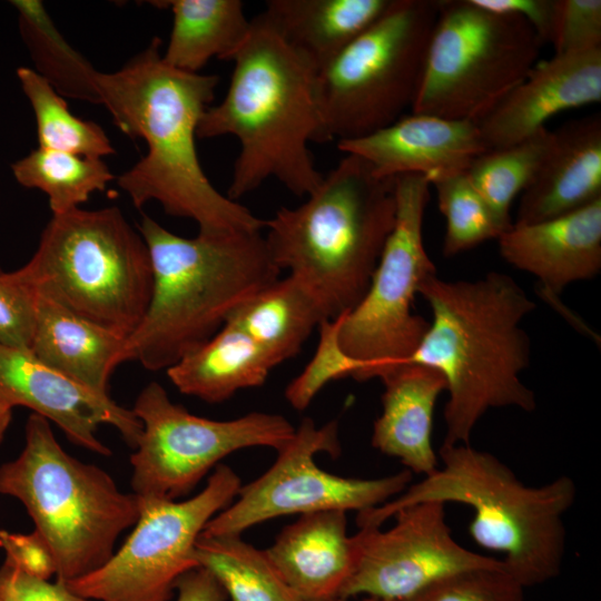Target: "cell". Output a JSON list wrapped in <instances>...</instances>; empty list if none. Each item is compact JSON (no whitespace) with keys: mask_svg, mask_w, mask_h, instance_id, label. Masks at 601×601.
Returning <instances> with one entry per match:
<instances>
[{"mask_svg":"<svg viewBox=\"0 0 601 601\" xmlns=\"http://www.w3.org/2000/svg\"><path fill=\"white\" fill-rule=\"evenodd\" d=\"M265 552L303 601L337 600L357 559L346 512L339 510L302 514Z\"/></svg>","mask_w":601,"mask_h":601,"instance_id":"obj_21","label":"cell"},{"mask_svg":"<svg viewBox=\"0 0 601 601\" xmlns=\"http://www.w3.org/2000/svg\"><path fill=\"white\" fill-rule=\"evenodd\" d=\"M392 3L393 0H268L258 16L318 72Z\"/></svg>","mask_w":601,"mask_h":601,"instance_id":"obj_24","label":"cell"},{"mask_svg":"<svg viewBox=\"0 0 601 601\" xmlns=\"http://www.w3.org/2000/svg\"><path fill=\"white\" fill-rule=\"evenodd\" d=\"M362 364L349 357L338 342V318L319 325V342L314 357L285 390V398L297 411H304L329 382L351 376L355 380Z\"/></svg>","mask_w":601,"mask_h":601,"instance_id":"obj_34","label":"cell"},{"mask_svg":"<svg viewBox=\"0 0 601 601\" xmlns=\"http://www.w3.org/2000/svg\"><path fill=\"white\" fill-rule=\"evenodd\" d=\"M0 601H90L71 592L62 582L26 574L6 563L0 565Z\"/></svg>","mask_w":601,"mask_h":601,"instance_id":"obj_39","label":"cell"},{"mask_svg":"<svg viewBox=\"0 0 601 601\" xmlns=\"http://www.w3.org/2000/svg\"><path fill=\"white\" fill-rule=\"evenodd\" d=\"M0 549L6 554L3 563L26 574L45 580L56 574L52 552L37 531L24 534L0 529Z\"/></svg>","mask_w":601,"mask_h":601,"instance_id":"obj_38","label":"cell"},{"mask_svg":"<svg viewBox=\"0 0 601 601\" xmlns=\"http://www.w3.org/2000/svg\"><path fill=\"white\" fill-rule=\"evenodd\" d=\"M549 43L554 56L601 49V1L555 0Z\"/></svg>","mask_w":601,"mask_h":601,"instance_id":"obj_37","label":"cell"},{"mask_svg":"<svg viewBox=\"0 0 601 601\" xmlns=\"http://www.w3.org/2000/svg\"><path fill=\"white\" fill-rule=\"evenodd\" d=\"M601 101V49L553 56L538 62L526 78L476 125L489 150L533 136L562 111Z\"/></svg>","mask_w":601,"mask_h":601,"instance_id":"obj_18","label":"cell"},{"mask_svg":"<svg viewBox=\"0 0 601 601\" xmlns=\"http://www.w3.org/2000/svg\"><path fill=\"white\" fill-rule=\"evenodd\" d=\"M382 413L375 420L372 445L397 459L411 473L424 476L440 465L432 443L436 401L446 391L443 375L431 367L403 364L380 378Z\"/></svg>","mask_w":601,"mask_h":601,"instance_id":"obj_22","label":"cell"},{"mask_svg":"<svg viewBox=\"0 0 601 601\" xmlns=\"http://www.w3.org/2000/svg\"><path fill=\"white\" fill-rule=\"evenodd\" d=\"M30 352L100 395H108L117 366L134 359L127 336L87 321L39 293Z\"/></svg>","mask_w":601,"mask_h":601,"instance_id":"obj_23","label":"cell"},{"mask_svg":"<svg viewBox=\"0 0 601 601\" xmlns=\"http://www.w3.org/2000/svg\"><path fill=\"white\" fill-rule=\"evenodd\" d=\"M395 215V177H378L365 159L345 154L303 204L265 220L264 237L277 267L335 319L365 295Z\"/></svg>","mask_w":601,"mask_h":601,"instance_id":"obj_6","label":"cell"},{"mask_svg":"<svg viewBox=\"0 0 601 601\" xmlns=\"http://www.w3.org/2000/svg\"><path fill=\"white\" fill-rule=\"evenodd\" d=\"M408 601H524V588L504 565L480 568L443 578Z\"/></svg>","mask_w":601,"mask_h":601,"instance_id":"obj_35","label":"cell"},{"mask_svg":"<svg viewBox=\"0 0 601 601\" xmlns=\"http://www.w3.org/2000/svg\"><path fill=\"white\" fill-rule=\"evenodd\" d=\"M436 18L437 0H393L317 72L321 142L367 136L411 111Z\"/></svg>","mask_w":601,"mask_h":601,"instance_id":"obj_9","label":"cell"},{"mask_svg":"<svg viewBox=\"0 0 601 601\" xmlns=\"http://www.w3.org/2000/svg\"><path fill=\"white\" fill-rule=\"evenodd\" d=\"M601 199V117L593 115L553 131L551 145L521 196L516 221L533 224Z\"/></svg>","mask_w":601,"mask_h":601,"instance_id":"obj_20","label":"cell"},{"mask_svg":"<svg viewBox=\"0 0 601 601\" xmlns=\"http://www.w3.org/2000/svg\"><path fill=\"white\" fill-rule=\"evenodd\" d=\"M430 181L422 175L395 177V224L359 303L338 318L342 349L362 364L356 381L381 378L407 364L428 322L413 313L421 284L436 275L423 242Z\"/></svg>","mask_w":601,"mask_h":601,"instance_id":"obj_11","label":"cell"},{"mask_svg":"<svg viewBox=\"0 0 601 601\" xmlns=\"http://www.w3.org/2000/svg\"><path fill=\"white\" fill-rule=\"evenodd\" d=\"M194 559L214 575L231 601H303L279 575L265 550L247 543L242 535L200 534Z\"/></svg>","mask_w":601,"mask_h":601,"instance_id":"obj_29","label":"cell"},{"mask_svg":"<svg viewBox=\"0 0 601 601\" xmlns=\"http://www.w3.org/2000/svg\"><path fill=\"white\" fill-rule=\"evenodd\" d=\"M10 3L18 12L20 35L35 63L33 70L62 97L100 104L99 71L63 38L42 1Z\"/></svg>","mask_w":601,"mask_h":601,"instance_id":"obj_28","label":"cell"},{"mask_svg":"<svg viewBox=\"0 0 601 601\" xmlns=\"http://www.w3.org/2000/svg\"><path fill=\"white\" fill-rule=\"evenodd\" d=\"M387 530L362 528L354 534L357 559L339 601L364 594L408 601L434 582L480 568L503 566L499 559L461 545L446 522L445 504L421 502L398 510Z\"/></svg>","mask_w":601,"mask_h":601,"instance_id":"obj_15","label":"cell"},{"mask_svg":"<svg viewBox=\"0 0 601 601\" xmlns=\"http://www.w3.org/2000/svg\"><path fill=\"white\" fill-rule=\"evenodd\" d=\"M12 417V408L0 402V443L9 427Z\"/></svg>","mask_w":601,"mask_h":601,"instance_id":"obj_42","label":"cell"},{"mask_svg":"<svg viewBox=\"0 0 601 601\" xmlns=\"http://www.w3.org/2000/svg\"><path fill=\"white\" fill-rule=\"evenodd\" d=\"M20 269L39 294L127 337L151 297L148 247L117 206L52 215Z\"/></svg>","mask_w":601,"mask_h":601,"instance_id":"obj_8","label":"cell"},{"mask_svg":"<svg viewBox=\"0 0 601 601\" xmlns=\"http://www.w3.org/2000/svg\"><path fill=\"white\" fill-rule=\"evenodd\" d=\"M497 243L506 263L534 275L548 298L556 297L601 270V199L552 219L513 223Z\"/></svg>","mask_w":601,"mask_h":601,"instance_id":"obj_19","label":"cell"},{"mask_svg":"<svg viewBox=\"0 0 601 601\" xmlns=\"http://www.w3.org/2000/svg\"><path fill=\"white\" fill-rule=\"evenodd\" d=\"M553 138L546 127L515 145L487 150L465 170L470 183L485 200L504 229L512 226L511 205L536 174Z\"/></svg>","mask_w":601,"mask_h":601,"instance_id":"obj_31","label":"cell"},{"mask_svg":"<svg viewBox=\"0 0 601 601\" xmlns=\"http://www.w3.org/2000/svg\"><path fill=\"white\" fill-rule=\"evenodd\" d=\"M24 446L0 465V493L19 500L49 545L58 581L87 575L114 554L139 518L140 501L102 469L68 454L49 421L32 413Z\"/></svg>","mask_w":601,"mask_h":601,"instance_id":"obj_7","label":"cell"},{"mask_svg":"<svg viewBox=\"0 0 601 601\" xmlns=\"http://www.w3.org/2000/svg\"><path fill=\"white\" fill-rule=\"evenodd\" d=\"M131 410L142 424L130 455L131 486L146 499L176 501L227 455L254 446L279 451L295 434L279 414L252 412L227 421L194 415L157 382L140 391Z\"/></svg>","mask_w":601,"mask_h":601,"instance_id":"obj_12","label":"cell"},{"mask_svg":"<svg viewBox=\"0 0 601 601\" xmlns=\"http://www.w3.org/2000/svg\"><path fill=\"white\" fill-rule=\"evenodd\" d=\"M328 601H339V600H328ZM362 601H385V600H382V599H377V598H373V597H366L364 600Z\"/></svg>","mask_w":601,"mask_h":601,"instance_id":"obj_43","label":"cell"},{"mask_svg":"<svg viewBox=\"0 0 601 601\" xmlns=\"http://www.w3.org/2000/svg\"><path fill=\"white\" fill-rule=\"evenodd\" d=\"M341 453L338 425L331 421L317 427L309 417L295 427L290 442L259 477L242 485L226 509L205 526L204 535L242 533L264 521L289 514L321 511H364L401 494L410 484L407 470L377 477L355 479L328 473L315 464L316 453Z\"/></svg>","mask_w":601,"mask_h":601,"instance_id":"obj_14","label":"cell"},{"mask_svg":"<svg viewBox=\"0 0 601 601\" xmlns=\"http://www.w3.org/2000/svg\"><path fill=\"white\" fill-rule=\"evenodd\" d=\"M441 464L392 500L357 512L362 528H381L401 509L427 501L473 510L469 533L499 552L506 571L525 589L559 577L565 555L564 515L577 497L568 475L538 486L523 483L490 452L471 444L441 445Z\"/></svg>","mask_w":601,"mask_h":601,"instance_id":"obj_5","label":"cell"},{"mask_svg":"<svg viewBox=\"0 0 601 601\" xmlns=\"http://www.w3.org/2000/svg\"><path fill=\"white\" fill-rule=\"evenodd\" d=\"M486 10L515 13L523 18L536 32L543 45L551 36L555 0H472Z\"/></svg>","mask_w":601,"mask_h":601,"instance_id":"obj_40","label":"cell"},{"mask_svg":"<svg viewBox=\"0 0 601 601\" xmlns=\"http://www.w3.org/2000/svg\"><path fill=\"white\" fill-rule=\"evenodd\" d=\"M0 402L23 406L57 424L76 445L99 455L111 454L97 436L112 425L135 449L142 424L132 410L118 405L39 361L30 349L0 344Z\"/></svg>","mask_w":601,"mask_h":601,"instance_id":"obj_16","label":"cell"},{"mask_svg":"<svg viewBox=\"0 0 601 601\" xmlns=\"http://www.w3.org/2000/svg\"><path fill=\"white\" fill-rule=\"evenodd\" d=\"M240 486L237 473L218 464L190 499L137 495L139 518L121 548L96 571L62 583L87 600L169 601L178 580L199 568L194 550L206 524L235 500Z\"/></svg>","mask_w":601,"mask_h":601,"instance_id":"obj_13","label":"cell"},{"mask_svg":"<svg viewBox=\"0 0 601 601\" xmlns=\"http://www.w3.org/2000/svg\"><path fill=\"white\" fill-rule=\"evenodd\" d=\"M150 3L170 9L173 27L162 60L186 72H198L213 58L230 61L252 27L240 0H165Z\"/></svg>","mask_w":601,"mask_h":601,"instance_id":"obj_26","label":"cell"},{"mask_svg":"<svg viewBox=\"0 0 601 601\" xmlns=\"http://www.w3.org/2000/svg\"><path fill=\"white\" fill-rule=\"evenodd\" d=\"M160 48L156 37L119 70L97 76L100 105L114 125L147 145L118 186L135 207L156 200L166 214L195 220L200 233L262 230L265 220L219 193L198 159L197 128L219 77L175 69Z\"/></svg>","mask_w":601,"mask_h":601,"instance_id":"obj_1","label":"cell"},{"mask_svg":"<svg viewBox=\"0 0 601 601\" xmlns=\"http://www.w3.org/2000/svg\"><path fill=\"white\" fill-rule=\"evenodd\" d=\"M439 208L446 220L443 255L455 256L486 240L497 239L506 229L464 173L443 177L431 184Z\"/></svg>","mask_w":601,"mask_h":601,"instance_id":"obj_33","label":"cell"},{"mask_svg":"<svg viewBox=\"0 0 601 601\" xmlns=\"http://www.w3.org/2000/svg\"><path fill=\"white\" fill-rule=\"evenodd\" d=\"M38 290L22 270L0 267V344L30 349L37 316Z\"/></svg>","mask_w":601,"mask_h":601,"instance_id":"obj_36","label":"cell"},{"mask_svg":"<svg viewBox=\"0 0 601 601\" xmlns=\"http://www.w3.org/2000/svg\"><path fill=\"white\" fill-rule=\"evenodd\" d=\"M277 365L262 345L226 323L205 344L169 367L167 375L180 393L220 403L240 390L263 385Z\"/></svg>","mask_w":601,"mask_h":601,"instance_id":"obj_25","label":"cell"},{"mask_svg":"<svg viewBox=\"0 0 601 601\" xmlns=\"http://www.w3.org/2000/svg\"><path fill=\"white\" fill-rule=\"evenodd\" d=\"M230 61L224 99L204 112L197 138L234 136L240 146L227 197L239 198L269 178L292 194H312L323 180L309 151L321 142L317 71L259 16Z\"/></svg>","mask_w":601,"mask_h":601,"instance_id":"obj_3","label":"cell"},{"mask_svg":"<svg viewBox=\"0 0 601 601\" xmlns=\"http://www.w3.org/2000/svg\"><path fill=\"white\" fill-rule=\"evenodd\" d=\"M430 305L428 324L407 363L439 371L449 398L442 445L470 444L473 431L492 408H536L521 380L531 346L521 323L536 305L509 275L489 272L475 280L430 276L418 293Z\"/></svg>","mask_w":601,"mask_h":601,"instance_id":"obj_2","label":"cell"},{"mask_svg":"<svg viewBox=\"0 0 601 601\" xmlns=\"http://www.w3.org/2000/svg\"><path fill=\"white\" fill-rule=\"evenodd\" d=\"M324 321L328 319L317 298L304 283L288 275L237 306L226 323L245 332L280 364L296 356Z\"/></svg>","mask_w":601,"mask_h":601,"instance_id":"obj_27","label":"cell"},{"mask_svg":"<svg viewBox=\"0 0 601 601\" xmlns=\"http://www.w3.org/2000/svg\"><path fill=\"white\" fill-rule=\"evenodd\" d=\"M138 231L150 256L152 290L128 339L134 359L148 371H167L279 278L262 230L199 231L189 238L144 216Z\"/></svg>","mask_w":601,"mask_h":601,"instance_id":"obj_4","label":"cell"},{"mask_svg":"<svg viewBox=\"0 0 601 601\" xmlns=\"http://www.w3.org/2000/svg\"><path fill=\"white\" fill-rule=\"evenodd\" d=\"M177 601H226V592L204 568L184 574L176 584Z\"/></svg>","mask_w":601,"mask_h":601,"instance_id":"obj_41","label":"cell"},{"mask_svg":"<svg viewBox=\"0 0 601 601\" xmlns=\"http://www.w3.org/2000/svg\"><path fill=\"white\" fill-rule=\"evenodd\" d=\"M11 171L21 186L47 195L52 215L79 208L115 179L102 158L40 147L14 161Z\"/></svg>","mask_w":601,"mask_h":601,"instance_id":"obj_30","label":"cell"},{"mask_svg":"<svg viewBox=\"0 0 601 601\" xmlns=\"http://www.w3.org/2000/svg\"><path fill=\"white\" fill-rule=\"evenodd\" d=\"M542 47L515 13L486 10L472 0H437L411 112L477 124L526 78Z\"/></svg>","mask_w":601,"mask_h":601,"instance_id":"obj_10","label":"cell"},{"mask_svg":"<svg viewBox=\"0 0 601 601\" xmlns=\"http://www.w3.org/2000/svg\"><path fill=\"white\" fill-rule=\"evenodd\" d=\"M338 150L365 159L378 177L424 176L430 184L464 173L489 149L477 125L432 115H404L367 136L336 142Z\"/></svg>","mask_w":601,"mask_h":601,"instance_id":"obj_17","label":"cell"},{"mask_svg":"<svg viewBox=\"0 0 601 601\" xmlns=\"http://www.w3.org/2000/svg\"><path fill=\"white\" fill-rule=\"evenodd\" d=\"M17 78L35 112L38 147L96 158L116 152L105 130L75 116L63 97L33 69L19 67Z\"/></svg>","mask_w":601,"mask_h":601,"instance_id":"obj_32","label":"cell"}]
</instances>
